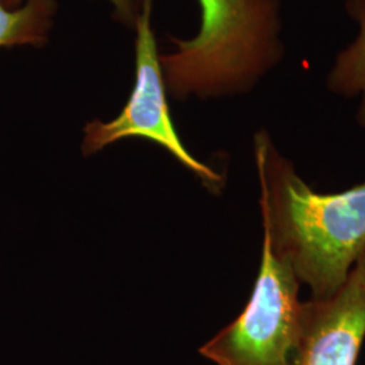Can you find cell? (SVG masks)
<instances>
[{
  "label": "cell",
  "mask_w": 365,
  "mask_h": 365,
  "mask_svg": "<svg viewBox=\"0 0 365 365\" xmlns=\"http://www.w3.org/2000/svg\"><path fill=\"white\" fill-rule=\"evenodd\" d=\"M346 11L357 22L359 34L337 56L327 76V88L344 98L360 96L356 119L365 128V0H346Z\"/></svg>",
  "instance_id": "obj_6"
},
{
  "label": "cell",
  "mask_w": 365,
  "mask_h": 365,
  "mask_svg": "<svg viewBox=\"0 0 365 365\" xmlns=\"http://www.w3.org/2000/svg\"><path fill=\"white\" fill-rule=\"evenodd\" d=\"M54 10V0H27L21 9L14 10L0 3V46L43 43L52 26Z\"/></svg>",
  "instance_id": "obj_7"
},
{
  "label": "cell",
  "mask_w": 365,
  "mask_h": 365,
  "mask_svg": "<svg viewBox=\"0 0 365 365\" xmlns=\"http://www.w3.org/2000/svg\"><path fill=\"white\" fill-rule=\"evenodd\" d=\"M300 365H356L365 339V249L339 292L304 302Z\"/></svg>",
  "instance_id": "obj_5"
},
{
  "label": "cell",
  "mask_w": 365,
  "mask_h": 365,
  "mask_svg": "<svg viewBox=\"0 0 365 365\" xmlns=\"http://www.w3.org/2000/svg\"><path fill=\"white\" fill-rule=\"evenodd\" d=\"M150 13L152 0H143V11L135 21V83L129 102L114 120H92L86 125L83 153L93 155L122 138H146L165 148L200 179L206 188L218 194L223 187V178L185 149L172 123L156 38L150 26Z\"/></svg>",
  "instance_id": "obj_4"
},
{
  "label": "cell",
  "mask_w": 365,
  "mask_h": 365,
  "mask_svg": "<svg viewBox=\"0 0 365 365\" xmlns=\"http://www.w3.org/2000/svg\"><path fill=\"white\" fill-rule=\"evenodd\" d=\"M292 265L262 240L261 264L244 312L199 353L217 365H300L304 302Z\"/></svg>",
  "instance_id": "obj_3"
},
{
  "label": "cell",
  "mask_w": 365,
  "mask_h": 365,
  "mask_svg": "<svg viewBox=\"0 0 365 365\" xmlns=\"http://www.w3.org/2000/svg\"><path fill=\"white\" fill-rule=\"evenodd\" d=\"M264 238L287 260L312 299L339 292L365 249V182L319 194L267 131L255 135Z\"/></svg>",
  "instance_id": "obj_1"
},
{
  "label": "cell",
  "mask_w": 365,
  "mask_h": 365,
  "mask_svg": "<svg viewBox=\"0 0 365 365\" xmlns=\"http://www.w3.org/2000/svg\"><path fill=\"white\" fill-rule=\"evenodd\" d=\"M195 38H172L176 52L161 56L172 96L215 98L241 93L279 66L284 56L279 0H199Z\"/></svg>",
  "instance_id": "obj_2"
},
{
  "label": "cell",
  "mask_w": 365,
  "mask_h": 365,
  "mask_svg": "<svg viewBox=\"0 0 365 365\" xmlns=\"http://www.w3.org/2000/svg\"><path fill=\"white\" fill-rule=\"evenodd\" d=\"M115 9H117V13L126 24H131L137 21V3L135 0H110ZM0 3L9 9V10H14L16 9L22 0H0Z\"/></svg>",
  "instance_id": "obj_8"
}]
</instances>
